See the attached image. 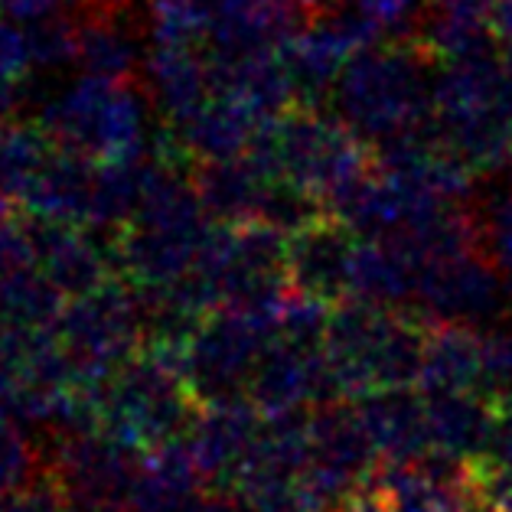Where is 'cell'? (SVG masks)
<instances>
[{"label": "cell", "instance_id": "cell-2", "mask_svg": "<svg viewBox=\"0 0 512 512\" xmlns=\"http://www.w3.org/2000/svg\"><path fill=\"white\" fill-rule=\"evenodd\" d=\"M428 317L411 307L343 301L330 310L323 356L336 398L362 402L382 392L418 389Z\"/></svg>", "mask_w": 512, "mask_h": 512}, {"label": "cell", "instance_id": "cell-18", "mask_svg": "<svg viewBox=\"0 0 512 512\" xmlns=\"http://www.w3.org/2000/svg\"><path fill=\"white\" fill-rule=\"evenodd\" d=\"M356 405L379 457L424 460L431 454L428 405H424V395H415V389L382 392Z\"/></svg>", "mask_w": 512, "mask_h": 512}, {"label": "cell", "instance_id": "cell-22", "mask_svg": "<svg viewBox=\"0 0 512 512\" xmlns=\"http://www.w3.org/2000/svg\"><path fill=\"white\" fill-rule=\"evenodd\" d=\"M43 473V441L17 428L14 415L0 411V499L23 490Z\"/></svg>", "mask_w": 512, "mask_h": 512}, {"label": "cell", "instance_id": "cell-7", "mask_svg": "<svg viewBox=\"0 0 512 512\" xmlns=\"http://www.w3.org/2000/svg\"><path fill=\"white\" fill-rule=\"evenodd\" d=\"M53 336L79 385L98 389L144 343L141 294L118 274L89 294L72 297L53 323Z\"/></svg>", "mask_w": 512, "mask_h": 512}, {"label": "cell", "instance_id": "cell-12", "mask_svg": "<svg viewBox=\"0 0 512 512\" xmlns=\"http://www.w3.org/2000/svg\"><path fill=\"white\" fill-rule=\"evenodd\" d=\"M356 245L359 232L343 216L317 212L287 232V287L327 307L349 301Z\"/></svg>", "mask_w": 512, "mask_h": 512}, {"label": "cell", "instance_id": "cell-8", "mask_svg": "<svg viewBox=\"0 0 512 512\" xmlns=\"http://www.w3.org/2000/svg\"><path fill=\"white\" fill-rule=\"evenodd\" d=\"M278 307L281 301L271 307H216L199 323L183 359V379L199 405L245 398L258 359L278 333Z\"/></svg>", "mask_w": 512, "mask_h": 512}, {"label": "cell", "instance_id": "cell-21", "mask_svg": "<svg viewBox=\"0 0 512 512\" xmlns=\"http://www.w3.org/2000/svg\"><path fill=\"white\" fill-rule=\"evenodd\" d=\"M62 307H66V294L36 265L20 268L0 281V323H7L14 330H53Z\"/></svg>", "mask_w": 512, "mask_h": 512}, {"label": "cell", "instance_id": "cell-23", "mask_svg": "<svg viewBox=\"0 0 512 512\" xmlns=\"http://www.w3.org/2000/svg\"><path fill=\"white\" fill-rule=\"evenodd\" d=\"M33 72L27 33L17 30V23L0 14V124L17 121L23 105V85Z\"/></svg>", "mask_w": 512, "mask_h": 512}, {"label": "cell", "instance_id": "cell-1", "mask_svg": "<svg viewBox=\"0 0 512 512\" xmlns=\"http://www.w3.org/2000/svg\"><path fill=\"white\" fill-rule=\"evenodd\" d=\"M248 151L265 157L271 170L317 209L336 216H343L379 167L376 147L366 137H359L343 118L310 105H291L268 121Z\"/></svg>", "mask_w": 512, "mask_h": 512}, {"label": "cell", "instance_id": "cell-9", "mask_svg": "<svg viewBox=\"0 0 512 512\" xmlns=\"http://www.w3.org/2000/svg\"><path fill=\"white\" fill-rule=\"evenodd\" d=\"M43 473L72 512H128L141 457L102 431H49Z\"/></svg>", "mask_w": 512, "mask_h": 512}, {"label": "cell", "instance_id": "cell-20", "mask_svg": "<svg viewBox=\"0 0 512 512\" xmlns=\"http://www.w3.org/2000/svg\"><path fill=\"white\" fill-rule=\"evenodd\" d=\"M424 405H428L431 454H444V457L483 454L493 428V405L480 392L424 395Z\"/></svg>", "mask_w": 512, "mask_h": 512}, {"label": "cell", "instance_id": "cell-29", "mask_svg": "<svg viewBox=\"0 0 512 512\" xmlns=\"http://www.w3.org/2000/svg\"><path fill=\"white\" fill-rule=\"evenodd\" d=\"M186 512H252L235 493H222V490H199L193 496V503L186 506Z\"/></svg>", "mask_w": 512, "mask_h": 512}, {"label": "cell", "instance_id": "cell-16", "mask_svg": "<svg viewBox=\"0 0 512 512\" xmlns=\"http://www.w3.org/2000/svg\"><path fill=\"white\" fill-rule=\"evenodd\" d=\"M216 56L278 49L304 27L301 0H206Z\"/></svg>", "mask_w": 512, "mask_h": 512}, {"label": "cell", "instance_id": "cell-13", "mask_svg": "<svg viewBox=\"0 0 512 512\" xmlns=\"http://www.w3.org/2000/svg\"><path fill=\"white\" fill-rule=\"evenodd\" d=\"M245 398L261 415H281V411L310 408L336 398L323 346L274 336L265 356L258 359Z\"/></svg>", "mask_w": 512, "mask_h": 512}, {"label": "cell", "instance_id": "cell-11", "mask_svg": "<svg viewBox=\"0 0 512 512\" xmlns=\"http://www.w3.org/2000/svg\"><path fill=\"white\" fill-rule=\"evenodd\" d=\"M307 444V473L343 503L379 464V451L362 424L359 405L349 398L310 405Z\"/></svg>", "mask_w": 512, "mask_h": 512}, {"label": "cell", "instance_id": "cell-32", "mask_svg": "<svg viewBox=\"0 0 512 512\" xmlns=\"http://www.w3.org/2000/svg\"><path fill=\"white\" fill-rule=\"evenodd\" d=\"M509 310H512V278H509Z\"/></svg>", "mask_w": 512, "mask_h": 512}, {"label": "cell", "instance_id": "cell-3", "mask_svg": "<svg viewBox=\"0 0 512 512\" xmlns=\"http://www.w3.org/2000/svg\"><path fill=\"white\" fill-rule=\"evenodd\" d=\"M434 59L408 33L362 49L343 69L330 105L372 147L434 121Z\"/></svg>", "mask_w": 512, "mask_h": 512}, {"label": "cell", "instance_id": "cell-24", "mask_svg": "<svg viewBox=\"0 0 512 512\" xmlns=\"http://www.w3.org/2000/svg\"><path fill=\"white\" fill-rule=\"evenodd\" d=\"M473 212L480 226V248L493 258L499 271L512 278V180L486 193Z\"/></svg>", "mask_w": 512, "mask_h": 512}, {"label": "cell", "instance_id": "cell-26", "mask_svg": "<svg viewBox=\"0 0 512 512\" xmlns=\"http://www.w3.org/2000/svg\"><path fill=\"white\" fill-rule=\"evenodd\" d=\"M27 46L33 69H59L76 62V23L69 14L27 23Z\"/></svg>", "mask_w": 512, "mask_h": 512}, {"label": "cell", "instance_id": "cell-28", "mask_svg": "<svg viewBox=\"0 0 512 512\" xmlns=\"http://www.w3.org/2000/svg\"><path fill=\"white\" fill-rule=\"evenodd\" d=\"M0 512H72V509L56 490V483L49 480L46 473H40V477L23 486V490L0 499Z\"/></svg>", "mask_w": 512, "mask_h": 512}, {"label": "cell", "instance_id": "cell-17", "mask_svg": "<svg viewBox=\"0 0 512 512\" xmlns=\"http://www.w3.org/2000/svg\"><path fill=\"white\" fill-rule=\"evenodd\" d=\"M483 382V333L467 323L428 320L418 389L424 395L480 392Z\"/></svg>", "mask_w": 512, "mask_h": 512}, {"label": "cell", "instance_id": "cell-15", "mask_svg": "<svg viewBox=\"0 0 512 512\" xmlns=\"http://www.w3.org/2000/svg\"><path fill=\"white\" fill-rule=\"evenodd\" d=\"M258 431L261 411L248 398L203 405L183 441L190 447L193 464L209 490L232 493V483L239 477L245 457L252 454Z\"/></svg>", "mask_w": 512, "mask_h": 512}, {"label": "cell", "instance_id": "cell-10", "mask_svg": "<svg viewBox=\"0 0 512 512\" xmlns=\"http://www.w3.org/2000/svg\"><path fill=\"white\" fill-rule=\"evenodd\" d=\"M411 310L428 320L490 327L509 310V284L483 248L444 255L418 271V291Z\"/></svg>", "mask_w": 512, "mask_h": 512}, {"label": "cell", "instance_id": "cell-25", "mask_svg": "<svg viewBox=\"0 0 512 512\" xmlns=\"http://www.w3.org/2000/svg\"><path fill=\"white\" fill-rule=\"evenodd\" d=\"M480 395L490 405L512 402V323L499 320L483 333V382Z\"/></svg>", "mask_w": 512, "mask_h": 512}, {"label": "cell", "instance_id": "cell-31", "mask_svg": "<svg viewBox=\"0 0 512 512\" xmlns=\"http://www.w3.org/2000/svg\"><path fill=\"white\" fill-rule=\"evenodd\" d=\"M503 62H506V69H509V76H512V40H506V53H503Z\"/></svg>", "mask_w": 512, "mask_h": 512}, {"label": "cell", "instance_id": "cell-27", "mask_svg": "<svg viewBox=\"0 0 512 512\" xmlns=\"http://www.w3.org/2000/svg\"><path fill=\"white\" fill-rule=\"evenodd\" d=\"M346 7L379 36H402L418 17V0H346Z\"/></svg>", "mask_w": 512, "mask_h": 512}, {"label": "cell", "instance_id": "cell-19", "mask_svg": "<svg viewBox=\"0 0 512 512\" xmlns=\"http://www.w3.org/2000/svg\"><path fill=\"white\" fill-rule=\"evenodd\" d=\"M415 291V265L389 239L359 235L353 274H349V301H366L379 307H411L415 304Z\"/></svg>", "mask_w": 512, "mask_h": 512}, {"label": "cell", "instance_id": "cell-30", "mask_svg": "<svg viewBox=\"0 0 512 512\" xmlns=\"http://www.w3.org/2000/svg\"><path fill=\"white\" fill-rule=\"evenodd\" d=\"M490 23H493L496 36H503V40H512V0H493Z\"/></svg>", "mask_w": 512, "mask_h": 512}, {"label": "cell", "instance_id": "cell-6", "mask_svg": "<svg viewBox=\"0 0 512 512\" xmlns=\"http://www.w3.org/2000/svg\"><path fill=\"white\" fill-rule=\"evenodd\" d=\"M151 108L154 98L144 82L82 76L72 89L53 98L36 121L62 147L89 157L92 164H118L151 151Z\"/></svg>", "mask_w": 512, "mask_h": 512}, {"label": "cell", "instance_id": "cell-5", "mask_svg": "<svg viewBox=\"0 0 512 512\" xmlns=\"http://www.w3.org/2000/svg\"><path fill=\"white\" fill-rule=\"evenodd\" d=\"M203 411L199 398L177 369L144 349L118 366L95 392V431L147 457L186 437L196 415Z\"/></svg>", "mask_w": 512, "mask_h": 512}, {"label": "cell", "instance_id": "cell-33", "mask_svg": "<svg viewBox=\"0 0 512 512\" xmlns=\"http://www.w3.org/2000/svg\"><path fill=\"white\" fill-rule=\"evenodd\" d=\"M431 4H447V0H431Z\"/></svg>", "mask_w": 512, "mask_h": 512}, {"label": "cell", "instance_id": "cell-14", "mask_svg": "<svg viewBox=\"0 0 512 512\" xmlns=\"http://www.w3.org/2000/svg\"><path fill=\"white\" fill-rule=\"evenodd\" d=\"M27 229L33 245V265L53 281L62 294L82 297L95 287L118 278L111 245H102L92 229L62 219H40L27 212Z\"/></svg>", "mask_w": 512, "mask_h": 512}, {"label": "cell", "instance_id": "cell-4", "mask_svg": "<svg viewBox=\"0 0 512 512\" xmlns=\"http://www.w3.org/2000/svg\"><path fill=\"white\" fill-rule=\"evenodd\" d=\"M434 128L477 177L512 170V76L496 49L444 62L434 79Z\"/></svg>", "mask_w": 512, "mask_h": 512}]
</instances>
